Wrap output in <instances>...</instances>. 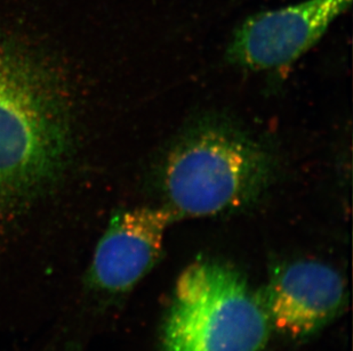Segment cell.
<instances>
[{
	"label": "cell",
	"mask_w": 353,
	"mask_h": 351,
	"mask_svg": "<svg viewBox=\"0 0 353 351\" xmlns=\"http://www.w3.org/2000/svg\"><path fill=\"white\" fill-rule=\"evenodd\" d=\"M174 222L176 218L166 206L114 212L94 251L88 284L108 295L133 290L161 259Z\"/></svg>",
	"instance_id": "5"
},
{
	"label": "cell",
	"mask_w": 353,
	"mask_h": 351,
	"mask_svg": "<svg viewBox=\"0 0 353 351\" xmlns=\"http://www.w3.org/2000/svg\"><path fill=\"white\" fill-rule=\"evenodd\" d=\"M271 328L262 295L236 267L198 259L175 283L159 351H262Z\"/></svg>",
	"instance_id": "3"
},
{
	"label": "cell",
	"mask_w": 353,
	"mask_h": 351,
	"mask_svg": "<svg viewBox=\"0 0 353 351\" xmlns=\"http://www.w3.org/2000/svg\"><path fill=\"white\" fill-rule=\"evenodd\" d=\"M72 146L70 95L59 73L24 47H0V206L50 189Z\"/></svg>",
	"instance_id": "1"
},
{
	"label": "cell",
	"mask_w": 353,
	"mask_h": 351,
	"mask_svg": "<svg viewBox=\"0 0 353 351\" xmlns=\"http://www.w3.org/2000/svg\"><path fill=\"white\" fill-rule=\"evenodd\" d=\"M274 176V156L261 142L225 120H203L163 159V206L176 220L239 211L262 198Z\"/></svg>",
	"instance_id": "2"
},
{
	"label": "cell",
	"mask_w": 353,
	"mask_h": 351,
	"mask_svg": "<svg viewBox=\"0 0 353 351\" xmlns=\"http://www.w3.org/2000/svg\"><path fill=\"white\" fill-rule=\"evenodd\" d=\"M341 273L318 260L276 266L262 295L271 328L292 339L314 334L336 317L345 304Z\"/></svg>",
	"instance_id": "6"
},
{
	"label": "cell",
	"mask_w": 353,
	"mask_h": 351,
	"mask_svg": "<svg viewBox=\"0 0 353 351\" xmlns=\"http://www.w3.org/2000/svg\"><path fill=\"white\" fill-rule=\"evenodd\" d=\"M352 0H303L261 12L236 28L228 60L250 71L290 67L323 38Z\"/></svg>",
	"instance_id": "4"
}]
</instances>
